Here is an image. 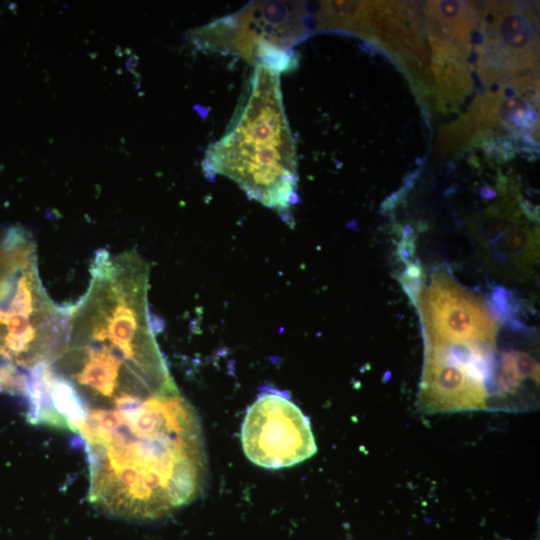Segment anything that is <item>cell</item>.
I'll return each mask as SVG.
<instances>
[{
    "label": "cell",
    "mask_w": 540,
    "mask_h": 540,
    "mask_svg": "<svg viewBox=\"0 0 540 540\" xmlns=\"http://www.w3.org/2000/svg\"><path fill=\"white\" fill-rule=\"evenodd\" d=\"M203 168L284 218L296 204V147L284 112L279 73L259 66L245 86L225 134L206 151Z\"/></svg>",
    "instance_id": "7a4b0ae2"
},
{
    "label": "cell",
    "mask_w": 540,
    "mask_h": 540,
    "mask_svg": "<svg viewBox=\"0 0 540 540\" xmlns=\"http://www.w3.org/2000/svg\"><path fill=\"white\" fill-rule=\"evenodd\" d=\"M426 347L495 346L497 327L482 301L439 272L419 293Z\"/></svg>",
    "instance_id": "277c9868"
},
{
    "label": "cell",
    "mask_w": 540,
    "mask_h": 540,
    "mask_svg": "<svg viewBox=\"0 0 540 540\" xmlns=\"http://www.w3.org/2000/svg\"><path fill=\"white\" fill-rule=\"evenodd\" d=\"M514 221V220H513ZM494 218L483 226L479 247L488 266L504 274L521 275L538 255V236L519 222Z\"/></svg>",
    "instance_id": "5b68a950"
},
{
    "label": "cell",
    "mask_w": 540,
    "mask_h": 540,
    "mask_svg": "<svg viewBox=\"0 0 540 540\" xmlns=\"http://www.w3.org/2000/svg\"><path fill=\"white\" fill-rule=\"evenodd\" d=\"M90 273L86 293L63 307V340L50 366L73 391L78 420L84 409L118 396L178 389L156 341L148 264L130 254L107 256Z\"/></svg>",
    "instance_id": "6da1fadb"
},
{
    "label": "cell",
    "mask_w": 540,
    "mask_h": 540,
    "mask_svg": "<svg viewBox=\"0 0 540 540\" xmlns=\"http://www.w3.org/2000/svg\"><path fill=\"white\" fill-rule=\"evenodd\" d=\"M241 443L246 457L266 469L291 467L317 452L309 418L286 391L272 386L248 407Z\"/></svg>",
    "instance_id": "3957f363"
}]
</instances>
